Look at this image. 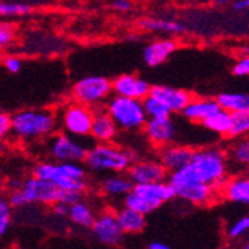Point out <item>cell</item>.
Returning <instances> with one entry per match:
<instances>
[{"label": "cell", "mask_w": 249, "mask_h": 249, "mask_svg": "<svg viewBox=\"0 0 249 249\" xmlns=\"http://www.w3.org/2000/svg\"><path fill=\"white\" fill-rule=\"evenodd\" d=\"M248 231H249V216L243 215L229 225L227 236L230 240H240L246 237Z\"/></svg>", "instance_id": "33"}, {"label": "cell", "mask_w": 249, "mask_h": 249, "mask_svg": "<svg viewBox=\"0 0 249 249\" xmlns=\"http://www.w3.org/2000/svg\"><path fill=\"white\" fill-rule=\"evenodd\" d=\"M249 8V0H233L231 9L234 12H246Z\"/></svg>", "instance_id": "41"}, {"label": "cell", "mask_w": 249, "mask_h": 249, "mask_svg": "<svg viewBox=\"0 0 249 249\" xmlns=\"http://www.w3.org/2000/svg\"><path fill=\"white\" fill-rule=\"evenodd\" d=\"M172 198H175L173 190L166 180H160V182L133 185L131 191L123 198V203L125 208L146 216Z\"/></svg>", "instance_id": "6"}, {"label": "cell", "mask_w": 249, "mask_h": 249, "mask_svg": "<svg viewBox=\"0 0 249 249\" xmlns=\"http://www.w3.org/2000/svg\"><path fill=\"white\" fill-rule=\"evenodd\" d=\"M67 218L71 219L72 224L78 225L82 229H89L96 218V211L85 200H78L72 205H69V211H67Z\"/></svg>", "instance_id": "24"}, {"label": "cell", "mask_w": 249, "mask_h": 249, "mask_svg": "<svg viewBox=\"0 0 249 249\" xmlns=\"http://www.w3.org/2000/svg\"><path fill=\"white\" fill-rule=\"evenodd\" d=\"M115 219L124 234H138L146 227V216L134 212L125 206H121L115 212Z\"/></svg>", "instance_id": "23"}, {"label": "cell", "mask_w": 249, "mask_h": 249, "mask_svg": "<svg viewBox=\"0 0 249 249\" xmlns=\"http://www.w3.org/2000/svg\"><path fill=\"white\" fill-rule=\"evenodd\" d=\"M149 96L161 102L170 114H182V110L191 100L193 94L184 88H175L169 85H154L149 89Z\"/></svg>", "instance_id": "16"}, {"label": "cell", "mask_w": 249, "mask_h": 249, "mask_svg": "<svg viewBox=\"0 0 249 249\" xmlns=\"http://www.w3.org/2000/svg\"><path fill=\"white\" fill-rule=\"evenodd\" d=\"M110 85L114 96L128 97L136 100H143L146 96H149V89H151V84L146 79L133 73L118 75L114 81H110Z\"/></svg>", "instance_id": "14"}, {"label": "cell", "mask_w": 249, "mask_h": 249, "mask_svg": "<svg viewBox=\"0 0 249 249\" xmlns=\"http://www.w3.org/2000/svg\"><path fill=\"white\" fill-rule=\"evenodd\" d=\"M178 50V42L172 37H161L149 42L143 48L142 58L146 66L157 67L167 61V58Z\"/></svg>", "instance_id": "19"}, {"label": "cell", "mask_w": 249, "mask_h": 249, "mask_svg": "<svg viewBox=\"0 0 249 249\" xmlns=\"http://www.w3.org/2000/svg\"><path fill=\"white\" fill-rule=\"evenodd\" d=\"M231 123V114L224 109H218L213 112L212 115H209L206 120L201 121V125L205 127L208 131L215 133L218 136H227L229 128Z\"/></svg>", "instance_id": "27"}, {"label": "cell", "mask_w": 249, "mask_h": 249, "mask_svg": "<svg viewBox=\"0 0 249 249\" xmlns=\"http://www.w3.org/2000/svg\"><path fill=\"white\" fill-rule=\"evenodd\" d=\"M146 139L151 145L161 148L169 143H175L176 136H178V127L172 115L163 117V118H154L146 120L143 128Z\"/></svg>", "instance_id": "13"}, {"label": "cell", "mask_w": 249, "mask_h": 249, "mask_svg": "<svg viewBox=\"0 0 249 249\" xmlns=\"http://www.w3.org/2000/svg\"><path fill=\"white\" fill-rule=\"evenodd\" d=\"M6 197H8V201H9V205H11L12 209H22V208L29 206L26 198H24V196H22V193L19 191V188L18 190H12L9 193V196H6Z\"/></svg>", "instance_id": "35"}, {"label": "cell", "mask_w": 249, "mask_h": 249, "mask_svg": "<svg viewBox=\"0 0 249 249\" xmlns=\"http://www.w3.org/2000/svg\"><path fill=\"white\" fill-rule=\"evenodd\" d=\"M11 136V115L5 110H0V141L5 142Z\"/></svg>", "instance_id": "34"}, {"label": "cell", "mask_w": 249, "mask_h": 249, "mask_svg": "<svg viewBox=\"0 0 249 249\" xmlns=\"http://www.w3.org/2000/svg\"><path fill=\"white\" fill-rule=\"evenodd\" d=\"M133 188V182L125 173H112L102 180V193L109 198H124Z\"/></svg>", "instance_id": "22"}, {"label": "cell", "mask_w": 249, "mask_h": 249, "mask_svg": "<svg viewBox=\"0 0 249 249\" xmlns=\"http://www.w3.org/2000/svg\"><path fill=\"white\" fill-rule=\"evenodd\" d=\"M5 188H6V179L0 176V193H2Z\"/></svg>", "instance_id": "43"}, {"label": "cell", "mask_w": 249, "mask_h": 249, "mask_svg": "<svg viewBox=\"0 0 249 249\" xmlns=\"http://www.w3.org/2000/svg\"><path fill=\"white\" fill-rule=\"evenodd\" d=\"M118 134H120V128L107 115L105 107L102 106L93 109V123H91V130H89V136L97 143H114V141L118 138Z\"/></svg>", "instance_id": "18"}, {"label": "cell", "mask_w": 249, "mask_h": 249, "mask_svg": "<svg viewBox=\"0 0 249 249\" xmlns=\"http://www.w3.org/2000/svg\"><path fill=\"white\" fill-rule=\"evenodd\" d=\"M128 179L136 184H151V182H160V180L167 179V170L161 166L158 160H139L133 161L125 172Z\"/></svg>", "instance_id": "15"}, {"label": "cell", "mask_w": 249, "mask_h": 249, "mask_svg": "<svg viewBox=\"0 0 249 249\" xmlns=\"http://www.w3.org/2000/svg\"><path fill=\"white\" fill-rule=\"evenodd\" d=\"M230 0H216V3L218 5H225V3H229Z\"/></svg>", "instance_id": "46"}, {"label": "cell", "mask_w": 249, "mask_h": 249, "mask_svg": "<svg viewBox=\"0 0 249 249\" xmlns=\"http://www.w3.org/2000/svg\"><path fill=\"white\" fill-rule=\"evenodd\" d=\"M142 106H143V110H145V114H146V118H148V120L163 118V117L172 115L170 112L167 110V107H166L161 102H158L155 97H152V96H146V97L142 100Z\"/></svg>", "instance_id": "30"}, {"label": "cell", "mask_w": 249, "mask_h": 249, "mask_svg": "<svg viewBox=\"0 0 249 249\" xmlns=\"http://www.w3.org/2000/svg\"><path fill=\"white\" fill-rule=\"evenodd\" d=\"M57 127L58 118L51 109L27 107L11 115V136L26 143L48 139Z\"/></svg>", "instance_id": "1"}, {"label": "cell", "mask_w": 249, "mask_h": 249, "mask_svg": "<svg viewBox=\"0 0 249 249\" xmlns=\"http://www.w3.org/2000/svg\"><path fill=\"white\" fill-rule=\"evenodd\" d=\"M107 115L123 131H139L146 123V114L142 106V100L112 96L105 103Z\"/></svg>", "instance_id": "7"}, {"label": "cell", "mask_w": 249, "mask_h": 249, "mask_svg": "<svg viewBox=\"0 0 249 249\" xmlns=\"http://www.w3.org/2000/svg\"><path fill=\"white\" fill-rule=\"evenodd\" d=\"M5 152V142L0 141V155H2Z\"/></svg>", "instance_id": "44"}, {"label": "cell", "mask_w": 249, "mask_h": 249, "mask_svg": "<svg viewBox=\"0 0 249 249\" xmlns=\"http://www.w3.org/2000/svg\"><path fill=\"white\" fill-rule=\"evenodd\" d=\"M190 166L200 180L213 187L216 191L221 190L224 182L230 176L227 152L218 146L194 149Z\"/></svg>", "instance_id": "3"}, {"label": "cell", "mask_w": 249, "mask_h": 249, "mask_svg": "<svg viewBox=\"0 0 249 249\" xmlns=\"http://www.w3.org/2000/svg\"><path fill=\"white\" fill-rule=\"evenodd\" d=\"M146 249H172V248L169 245L163 243V242H152V243L148 245Z\"/></svg>", "instance_id": "42"}, {"label": "cell", "mask_w": 249, "mask_h": 249, "mask_svg": "<svg viewBox=\"0 0 249 249\" xmlns=\"http://www.w3.org/2000/svg\"><path fill=\"white\" fill-rule=\"evenodd\" d=\"M89 229H91L94 237L106 246H118L124 237V233L121 231L115 219L114 211H103L96 213V218Z\"/></svg>", "instance_id": "12"}, {"label": "cell", "mask_w": 249, "mask_h": 249, "mask_svg": "<svg viewBox=\"0 0 249 249\" xmlns=\"http://www.w3.org/2000/svg\"><path fill=\"white\" fill-rule=\"evenodd\" d=\"M14 39H15V35H14L12 27L0 24V50L8 48L9 45H12Z\"/></svg>", "instance_id": "36"}, {"label": "cell", "mask_w": 249, "mask_h": 249, "mask_svg": "<svg viewBox=\"0 0 249 249\" xmlns=\"http://www.w3.org/2000/svg\"><path fill=\"white\" fill-rule=\"evenodd\" d=\"M112 8L118 12H128L131 11L133 3H131V0H114V2H112Z\"/></svg>", "instance_id": "39"}, {"label": "cell", "mask_w": 249, "mask_h": 249, "mask_svg": "<svg viewBox=\"0 0 249 249\" xmlns=\"http://www.w3.org/2000/svg\"><path fill=\"white\" fill-rule=\"evenodd\" d=\"M167 184L173 190L175 197L182 198L194 206H208L216 200L218 191L197 178L188 164L167 175Z\"/></svg>", "instance_id": "4"}, {"label": "cell", "mask_w": 249, "mask_h": 249, "mask_svg": "<svg viewBox=\"0 0 249 249\" xmlns=\"http://www.w3.org/2000/svg\"><path fill=\"white\" fill-rule=\"evenodd\" d=\"M229 161H231L237 167L246 169L249 164V142L246 138L236 139V142L227 151Z\"/></svg>", "instance_id": "28"}, {"label": "cell", "mask_w": 249, "mask_h": 249, "mask_svg": "<svg viewBox=\"0 0 249 249\" xmlns=\"http://www.w3.org/2000/svg\"><path fill=\"white\" fill-rule=\"evenodd\" d=\"M243 249H249V242H248V239H243Z\"/></svg>", "instance_id": "45"}, {"label": "cell", "mask_w": 249, "mask_h": 249, "mask_svg": "<svg viewBox=\"0 0 249 249\" xmlns=\"http://www.w3.org/2000/svg\"><path fill=\"white\" fill-rule=\"evenodd\" d=\"M249 133V112H234L231 114V123L227 133L230 139L246 138Z\"/></svg>", "instance_id": "29"}, {"label": "cell", "mask_w": 249, "mask_h": 249, "mask_svg": "<svg viewBox=\"0 0 249 249\" xmlns=\"http://www.w3.org/2000/svg\"><path fill=\"white\" fill-rule=\"evenodd\" d=\"M134 161L131 151L114 143H97L88 148L82 164L94 173H125Z\"/></svg>", "instance_id": "5"}, {"label": "cell", "mask_w": 249, "mask_h": 249, "mask_svg": "<svg viewBox=\"0 0 249 249\" xmlns=\"http://www.w3.org/2000/svg\"><path fill=\"white\" fill-rule=\"evenodd\" d=\"M219 191L227 201L246 206L249 203V178L246 175L229 176Z\"/></svg>", "instance_id": "20"}, {"label": "cell", "mask_w": 249, "mask_h": 249, "mask_svg": "<svg viewBox=\"0 0 249 249\" xmlns=\"http://www.w3.org/2000/svg\"><path fill=\"white\" fill-rule=\"evenodd\" d=\"M3 66H5V69H6L9 73H18V72H21V69H22V61H21L19 57L9 55V57L5 58Z\"/></svg>", "instance_id": "38"}, {"label": "cell", "mask_w": 249, "mask_h": 249, "mask_svg": "<svg viewBox=\"0 0 249 249\" xmlns=\"http://www.w3.org/2000/svg\"><path fill=\"white\" fill-rule=\"evenodd\" d=\"M139 27L146 32L154 33H167V35H182L185 32V26L173 19L163 18H143L139 21Z\"/></svg>", "instance_id": "26"}, {"label": "cell", "mask_w": 249, "mask_h": 249, "mask_svg": "<svg viewBox=\"0 0 249 249\" xmlns=\"http://www.w3.org/2000/svg\"><path fill=\"white\" fill-rule=\"evenodd\" d=\"M72 99L76 103L97 109L105 106L112 94L110 81L100 75H88L72 85Z\"/></svg>", "instance_id": "8"}, {"label": "cell", "mask_w": 249, "mask_h": 249, "mask_svg": "<svg viewBox=\"0 0 249 249\" xmlns=\"http://www.w3.org/2000/svg\"><path fill=\"white\" fill-rule=\"evenodd\" d=\"M218 109L221 107L218 106L216 100L212 97H191V100L182 110V115L185 117V120L191 123L201 124L203 120H206Z\"/></svg>", "instance_id": "21"}, {"label": "cell", "mask_w": 249, "mask_h": 249, "mask_svg": "<svg viewBox=\"0 0 249 249\" xmlns=\"http://www.w3.org/2000/svg\"><path fill=\"white\" fill-rule=\"evenodd\" d=\"M12 224V208L8 201V197L0 193V239H3Z\"/></svg>", "instance_id": "31"}, {"label": "cell", "mask_w": 249, "mask_h": 249, "mask_svg": "<svg viewBox=\"0 0 249 249\" xmlns=\"http://www.w3.org/2000/svg\"><path fill=\"white\" fill-rule=\"evenodd\" d=\"M53 211H54V215H57L60 218H67V211H69V205H64V203H61V201L54 203V205H53Z\"/></svg>", "instance_id": "40"}, {"label": "cell", "mask_w": 249, "mask_h": 249, "mask_svg": "<svg viewBox=\"0 0 249 249\" xmlns=\"http://www.w3.org/2000/svg\"><path fill=\"white\" fill-rule=\"evenodd\" d=\"M33 176L45 179L64 191L84 194L88 188L87 170L82 163H58L53 160L39 161L33 166Z\"/></svg>", "instance_id": "2"}, {"label": "cell", "mask_w": 249, "mask_h": 249, "mask_svg": "<svg viewBox=\"0 0 249 249\" xmlns=\"http://www.w3.org/2000/svg\"><path fill=\"white\" fill-rule=\"evenodd\" d=\"M233 75L239 76V78H245V76L249 75V57L248 55L240 57L234 63V66H233Z\"/></svg>", "instance_id": "37"}, {"label": "cell", "mask_w": 249, "mask_h": 249, "mask_svg": "<svg viewBox=\"0 0 249 249\" xmlns=\"http://www.w3.org/2000/svg\"><path fill=\"white\" fill-rule=\"evenodd\" d=\"M194 149L182 143H169L158 148V161L167 170V173L175 172L180 167L190 164Z\"/></svg>", "instance_id": "17"}, {"label": "cell", "mask_w": 249, "mask_h": 249, "mask_svg": "<svg viewBox=\"0 0 249 249\" xmlns=\"http://www.w3.org/2000/svg\"><path fill=\"white\" fill-rule=\"evenodd\" d=\"M32 12V6L27 3H11V2H0V18H11V17H22Z\"/></svg>", "instance_id": "32"}, {"label": "cell", "mask_w": 249, "mask_h": 249, "mask_svg": "<svg viewBox=\"0 0 249 249\" xmlns=\"http://www.w3.org/2000/svg\"><path fill=\"white\" fill-rule=\"evenodd\" d=\"M57 118L64 133L73 136L76 139H82L89 136L93 123V109L73 102L66 105L60 112V117Z\"/></svg>", "instance_id": "10"}, {"label": "cell", "mask_w": 249, "mask_h": 249, "mask_svg": "<svg viewBox=\"0 0 249 249\" xmlns=\"http://www.w3.org/2000/svg\"><path fill=\"white\" fill-rule=\"evenodd\" d=\"M45 149L51 160L58 163H82L88 151L84 142L64 131L50 136Z\"/></svg>", "instance_id": "9"}, {"label": "cell", "mask_w": 249, "mask_h": 249, "mask_svg": "<svg viewBox=\"0 0 249 249\" xmlns=\"http://www.w3.org/2000/svg\"><path fill=\"white\" fill-rule=\"evenodd\" d=\"M216 103L221 109L234 112H249V96L242 91H224L216 96Z\"/></svg>", "instance_id": "25"}, {"label": "cell", "mask_w": 249, "mask_h": 249, "mask_svg": "<svg viewBox=\"0 0 249 249\" xmlns=\"http://www.w3.org/2000/svg\"><path fill=\"white\" fill-rule=\"evenodd\" d=\"M19 191L24 196L27 205H42L53 206L54 203L61 201L63 190L57 188L54 184L36 176H30L21 182Z\"/></svg>", "instance_id": "11"}]
</instances>
